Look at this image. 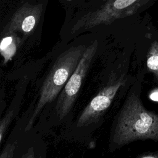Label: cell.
<instances>
[{
    "instance_id": "cell-6",
    "label": "cell",
    "mask_w": 158,
    "mask_h": 158,
    "mask_svg": "<svg viewBox=\"0 0 158 158\" xmlns=\"http://www.w3.org/2000/svg\"><path fill=\"white\" fill-rule=\"evenodd\" d=\"M0 44V52L3 58V64H6L15 55L20 44L19 38L14 33H6Z\"/></svg>"
},
{
    "instance_id": "cell-8",
    "label": "cell",
    "mask_w": 158,
    "mask_h": 158,
    "mask_svg": "<svg viewBox=\"0 0 158 158\" xmlns=\"http://www.w3.org/2000/svg\"><path fill=\"white\" fill-rule=\"evenodd\" d=\"M12 115H13V111L12 110H10L5 116L1 120V126H0V141H1V143H2L4 133H6V131L12 120Z\"/></svg>"
},
{
    "instance_id": "cell-12",
    "label": "cell",
    "mask_w": 158,
    "mask_h": 158,
    "mask_svg": "<svg viewBox=\"0 0 158 158\" xmlns=\"http://www.w3.org/2000/svg\"><path fill=\"white\" fill-rule=\"evenodd\" d=\"M150 98L155 101H158V89H155L150 94Z\"/></svg>"
},
{
    "instance_id": "cell-7",
    "label": "cell",
    "mask_w": 158,
    "mask_h": 158,
    "mask_svg": "<svg viewBox=\"0 0 158 158\" xmlns=\"http://www.w3.org/2000/svg\"><path fill=\"white\" fill-rule=\"evenodd\" d=\"M147 67L153 73L158 81V42L154 41L152 44L147 55Z\"/></svg>"
},
{
    "instance_id": "cell-10",
    "label": "cell",
    "mask_w": 158,
    "mask_h": 158,
    "mask_svg": "<svg viewBox=\"0 0 158 158\" xmlns=\"http://www.w3.org/2000/svg\"><path fill=\"white\" fill-rule=\"evenodd\" d=\"M60 2L66 7H74L79 6L85 2V0H59Z\"/></svg>"
},
{
    "instance_id": "cell-11",
    "label": "cell",
    "mask_w": 158,
    "mask_h": 158,
    "mask_svg": "<svg viewBox=\"0 0 158 158\" xmlns=\"http://www.w3.org/2000/svg\"><path fill=\"white\" fill-rule=\"evenodd\" d=\"M138 157L139 158H158V151H154V152H144L139 156Z\"/></svg>"
},
{
    "instance_id": "cell-4",
    "label": "cell",
    "mask_w": 158,
    "mask_h": 158,
    "mask_svg": "<svg viewBox=\"0 0 158 158\" xmlns=\"http://www.w3.org/2000/svg\"><path fill=\"white\" fill-rule=\"evenodd\" d=\"M123 83L122 78H116L114 77L83 110L78 119L77 126L88 125L100 118L109 108Z\"/></svg>"
},
{
    "instance_id": "cell-3",
    "label": "cell",
    "mask_w": 158,
    "mask_h": 158,
    "mask_svg": "<svg viewBox=\"0 0 158 158\" xmlns=\"http://www.w3.org/2000/svg\"><path fill=\"white\" fill-rule=\"evenodd\" d=\"M98 46V43L96 40L86 48L75 70L60 93L55 107L59 120L64 118L73 107L93 59L97 51Z\"/></svg>"
},
{
    "instance_id": "cell-5",
    "label": "cell",
    "mask_w": 158,
    "mask_h": 158,
    "mask_svg": "<svg viewBox=\"0 0 158 158\" xmlns=\"http://www.w3.org/2000/svg\"><path fill=\"white\" fill-rule=\"evenodd\" d=\"M40 17L38 10H21L15 15L6 28V33L19 31L25 35L31 33L36 27Z\"/></svg>"
},
{
    "instance_id": "cell-1",
    "label": "cell",
    "mask_w": 158,
    "mask_h": 158,
    "mask_svg": "<svg viewBox=\"0 0 158 158\" xmlns=\"http://www.w3.org/2000/svg\"><path fill=\"white\" fill-rule=\"evenodd\" d=\"M139 139L158 141V114L146 109L138 96L131 93L118 115L112 141L123 146Z\"/></svg>"
},
{
    "instance_id": "cell-2",
    "label": "cell",
    "mask_w": 158,
    "mask_h": 158,
    "mask_svg": "<svg viewBox=\"0 0 158 158\" xmlns=\"http://www.w3.org/2000/svg\"><path fill=\"white\" fill-rule=\"evenodd\" d=\"M85 49L84 45L72 46L58 56L42 85L38 101L25 128V131L31 128L36 117L44 106L55 99L65 85L75 70Z\"/></svg>"
},
{
    "instance_id": "cell-9",
    "label": "cell",
    "mask_w": 158,
    "mask_h": 158,
    "mask_svg": "<svg viewBox=\"0 0 158 158\" xmlns=\"http://www.w3.org/2000/svg\"><path fill=\"white\" fill-rule=\"evenodd\" d=\"M15 148V144H9L4 149L1 155V158L3 157H12L13 156L14 151Z\"/></svg>"
}]
</instances>
